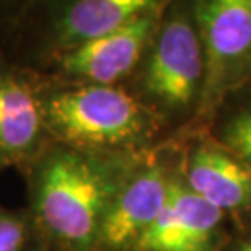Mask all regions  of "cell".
Listing matches in <instances>:
<instances>
[{
  "mask_svg": "<svg viewBox=\"0 0 251 251\" xmlns=\"http://www.w3.org/2000/svg\"><path fill=\"white\" fill-rule=\"evenodd\" d=\"M139 163L49 140L23 170L28 212L41 238L59 251H95L104 214Z\"/></svg>",
  "mask_w": 251,
  "mask_h": 251,
  "instance_id": "6da1fadb",
  "label": "cell"
},
{
  "mask_svg": "<svg viewBox=\"0 0 251 251\" xmlns=\"http://www.w3.org/2000/svg\"><path fill=\"white\" fill-rule=\"evenodd\" d=\"M36 75L51 140L90 152L134 155L157 132L153 108L119 85H70Z\"/></svg>",
  "mask_w": 251,
  "mask_h": 251,
  "instance_id": "7a4b0ae2",
  "label": "cell"
},
{
  "mask_svg": "<svg viewBox=\"0 0 251 251\" xmlns=\"http://www.w3.org/2000/svg\"><path fill=\"white\" fill-rule=\"evenodd\" d=\"M160 2L152 0H65L26 3L18 15L28 26L33 52L43 67L61 54L106 36Z\"/></svg>",
  "mask_w": 251,
  "mask_h": 251,
  "instance_id": "3957f363",
  "label": "cell"
},
{
  "mask_svg": "<svg viewBox=\"0 0 251 251\" xmlns=\"http://www.w3.org/2000/svg\"><path fill=\"white\" fill-rule=\"evenodd\" d=\"M202 80V46L193 18L186 13L162 17L140 78L145 103L168 111L184 109L194 101Z\"/></svg>",
  "mask_w": 251,
  "mask_h": 251,
  "instance_id": "277c9868",
  "label": "cell"
},
{
  "mask_svg": "<svg viewBox=\"0 0 251 251\" xmlns=\"http://www.w3.org/2000/svg\"><path fill=\"white\" fill-rule=\"evenodd\" d=\"M204 56L202 100L210 106L251 72V0H207L194 7Z\"/></svg>",
  "mask_w": 251,
  "mask_h": 251,
  "instance_id": "5b68a950",
  "label": "cell"
},
{
  "mask_svg": "<svg viewBox=\"0 0 251 251\" xmlns=\"http://www.w3.org/2000/svg\"><path fill=\"white\" fill-rule=\"evenodd\" d=\"M163 3L130 20L113 33L61 54L36 72L70 85H118L142 61L163 17Z\"/></svg>",
  "mask_w": 251,
  "mask_h": 251,
  "instance_id": "8992f818",
  "label": "cell"
},
{
  "mask_svg": "<svg viewBox=\"0 0 251 251\" xmlns=\"http://www.w3.org/2000/svg\"><path fill=\"white\" fill-rule=\"evenodd\" d=\"M172 181L162 163L135 165L104 214L95 251H132L163 210Z\"/></svg>",
  "mask_w": 251,
  "mask_h": 251,
  "instance_id": "52a82bcc",
  "label": "cell"
},
{
  "mask_svg": "<svg viewBox=\"0 0 251 251\" xmlns=\"http://www.w3.org/2000/svg\"><path fill=\"white\" fill-rule=\"evenodd\" d=\"M49 140L38 75L0 61V168L25 170Z\"/></svg>",
  "mask_w": 251,
  "mask_h": 251,
  "instance_id": "ba28073f",
  "label": "cell"
},
{
  "mask_svg": "<svg viewBox=\"0 0 251 251\" xmlns=\"http://www.w3.org/2000/svg\"><path fill=\"white\" fill-rule=\"evenodd\" d=\"M224 212L173 176L163 210L132 251H215Z\"/></svg>",
  "mask_w": 251,
  "mask_h": 251,
  "instance_id": "9c48e42d",
  "label": "cell"
},
{
  "mask_svg": "<svg viewBox=\"0 0 251 251\" xmlns=\"http://www.w3.org/2000/svg\"><path fill=\"white\" fill-rule=\"evenodd\" d=\"M183 181L222 212L251 209V167L217 144L204 142L191 150Z\"/></svg>",
  "mask_w": 251,
  "mask_h": 251,
  "instance_id": "30bf717a",
  "label": "cell"
},
{
  "mask_svg": "<svg viewBox=\"0 0 251 251\" xmlns=\"http://www.w3.org/2000/svg\"><path fill=\"white\" fill-rule=\"evenodd\" d=\"M41 240L28 209L0 207V251H31Z\"/></svg>",
  "mask_w": 251,
  "mask_h": 251,
  "instance_id": "8fae6325",
  "label": "cell"
},
{
  "mask_svg": "<svg viewBox=\"0 0 251 251\" xmlns=\"http://www.w3.org/2000/svg\"><path fill=\"white\" fill-rule=\"evenodd\" d=\"M227 149L251 167V106L230 119L224 132Z\"/></svg>",
  "mask_w": 251,
  "mask_h": 251,
  "instance_id": "7c38bea8",
  "label": "cell"
},
{
  "mask_svg": "<svg viewBox=\"0 0 251 251\" xmlns=\"http://www.w3.org/2000/svg\"><path fill=\"white\" fill-rule=\"evenodd\" d=\"M31 251H59V250H57V248H54V247H51V245H48L46 242H44V240H41V242H39Z\"/></svg>",
  "mask_w": 251,
  "mask_h": 251,
  "instance_id": "4fadbf2b",
  "label": "cell"
},
{
  "mask_svg": "<svg viewBox=\"0 0 251 251\" xmlns=\"http://www.w3.org/2000/svg\"><path fill=\"white\" fill-rule=\"evenodd\" d=\"M238 251H251V237L247 240V242H245L242 247H240V250Z\"/></svg>",
  "mask_w": 251,
  "mask_h": 251,
  "instance_id": "5bb4252c",
  "label": "cell"
},
{
  "mask_svg": "<svg viewBox=\"0 0 251 251\" xmlns=\"http://www.w3.org/2000/svg\"><path fill=\"white\" fill-rule=\"evenodd\" d=\"M0 207H2V205H0Z\"/></svg>",
  "mask_w": 251,
  "mask_h": 251,
  "instance_id": "9a60e30c",
  "label": "cell"
}]
</instances>
